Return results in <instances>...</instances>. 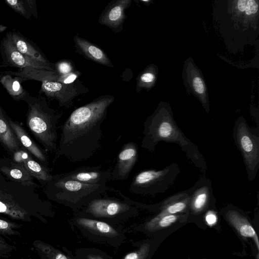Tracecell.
<instances>
[{
  "label": "cell",
  "mask_w": 259,
  "mask_h": 259,
  "mask_svg": "<svg viewBox=\"0 0 259 259\" xmlns=\"http://www.w3.org/2000/svg\"><path fill=\"white\" fill-rule=\"evenodd\" d=\"M114 100L113 96H102L72 111L60 127L55 159L63 156L71 162H79L95 154L101 147V124Z\"/></svg>",
  "instance_id": "6da1fadb"
},
{
  "label": "cell",
  "mask_w": 259,
  "mask_h": 259,
  "mask_svg": "<svg viewBox=\"0 0 259 259\" xmlns=\"http://www.w3.org/2000/svg\"><path fill=\"white\" fill-rule=\"evenodd\" d=\"M160 141L179 145L194 164L205 172L206 163L198 148L180 130L170 116L156 114L144 123L141 147L153 152Z\"/></svg>",
  "instance_id": "7a4b0ae2"
},
{
  "label": "cell",
  "mask_w": 259,
  "mask_h": 259,
  "mask_svg": "<svg viewBox=\"0 0 259 259\" xmlns=\"http://www.w3.org/2000/svg\"><path fill=\"white\" fill-rule=\"evenodd\" d=\"M23 101L28 106L26 124L29 130L46 150L56 151L57 124L63 113L51 108L42 96L28 94Z\"/></svg>",
  "instance_id": "3957f363"
},
{
  "label": "cell",
  "mask_w": 259,
  "mask_h": 259,
  "mask_svg": "<svg viewBox=\"0 0 259 259\" xmlns=\"http://www.w3.org/2000/svg\"><path fill=\"white\" fill-rule=\"evenodd\" d=\"M50 198L71 209L74 213L105 192L106 184H90L54 176L48 183Z\"/></svg>",
  "instance_id": "277c9868"
},
{
  "label": "cell",
  "mask_w": 259,
  "mask_h": 259,
  "mask_svg": "<svg viewBox=\"0 0 259 259\" xmlns=\"http://www.w3.org/2000/svg\"><path fill=\"white\" fill-rule=\"evenodd\" d=\"M108 188L119 195L123 200L102 197L101 195L74 214L99 220L117 226L138 214L137 207L127 201L124 195L113 188L109 187Z\"/></svg>",
  "instance_id": "5b68a950"
},
{
  "label": "cell",
  "mask_w": 259,
  "mask_h": 259,
  "mask_svg": "<svg viewBox=\"0 0 259 259\" xmlns=\"http://www.w3.org/2000/svg\"><path fill=\"white\" fill-rule=\"evenodd\" d=\"M70 223L83 237L96 243L118 248L126 239L121 226L99 220L74 214Z\"/></svg>",
  "instance_id": "8992f818"
},
{
  "label": "cell",
  "mask_w": 259,
  "mask_h": 259,
  "mask_svg": "<svg viewBox=\"0 0 259 259\" xmlns=\"http://www.w3.org/2000/svg\"><path fill=\"white\" fill-rule=\"evenodd\" d=\"M179 172V167L176 163L161 170L142 171L133 178L129 191L135 194L155 195L163 193L172 184Z\"/></svg>",
  "instance_id": "52a82bcc"
},
{
  "label": "cell",
  "mask_w": 259,
  "mask_h": 259,
  "mask_svg": "<svg viewBox=\"0 0 259 259\" xmlns=\"http://www.w3.org/2000/svg\"><path fill=\"white\" fill-rule=\"evenodd\" d=\"M235 143L240 151L249 181L255 178L259 168V136L251 131L243 119H238L233 128Z\"/></svg>",
  "instance_id": "ba28073f"
},
{
  "label": "cell",
  "mask_w": 259,
  "mask_h": 259,
  "mask_svg": "<svg viewBox=\"0 0 259 259\" xmlns=\"http://www.w3.org/2000/svg\"><path fill=\"white\" fill-rule=\"evenodd\" d=\"M88 91V89L82 82L76 79L68 84L52 80L42 81L39 92L50 98L56 100L60 107L69 108L76 97Z\"/></svg>",
  "instance_id": "9c48e42d"
},
{
  "label": "cell",
  "mask_w": 259,
  "mask_h": 259,
  "mask_svg": "<svg viewBox=\"0 0 259 259\" xmlns=\"http://www.w3.org/2000/svg\"><path fill=\"white\" fill-rule=\"evenodd\" d=\"M0 52L3 59L1 67H13L19 69L30 67L56 72L55 64L49 65L35 61L19 52L7 34L1 41Z\"/></svg>",
  "instance_id": "30bf717a"
},
{
  "label": "cell",
  "mask_w": 259,
  "mask_h": 259,
  "mask_svg": "<svg viewBox=\"0 0 259 259\" xmlns=\"http://www.w3.org/2000/svg\"><path fill=\"white\" fill-rule=\"evenodd\" d=\"M188 207V215H198L210 209L214 205L210 181L206 178L200 179L192 188Z\"/></svg>",
  "instance_id": "8fae6325"
},
{
  "label": "cell",
  "mask_w": 259,
  "mask_h": 259,
  "mask_svg": "<svg viewBox=\"0 0 259 259\" xmlns=\"http://www.w3.org/2000/svg\"><path fill=\"white\" fill-rule=\"evenodd\" d=\"M138 156V146L136 143L131 142L124 144L117 155L110 179L113 181L127 179L137 161Z\"/></svg>",
  "instance_id": "7c38bea8"
},
{
  "label": "cell",
  "mask_w": 259,
  "mask_h": 259,
  "mask_svg": "<svg viewBox=\"0 0 259 259\" xmlns=\"http://www.w3.org/2000/svg\"><path fill=\"white\" fill-rule=\"evenodd\" d=\"M132 3L131 0H113L108 4L100 16L98 21L115 33L123 30L126 18L125 10Z\"/></svg>",
  "instance_id": "4fadbf2b"
},
{
  "label": "cell",
  "mask_w": 259,
  "mask_h": 259,
  "mask_svg": "<svg viewBox=\"0 0 259 259\" xmlns=\"http://www.w3.org/2000/svg\"><path fill=\"white\" fill-rule=\"evenodd\" d=\"M112 169L105 170L102 166H82L70 172L56 175L58 178L76 180L90 184H107L110 179Z\"/></svg>",
  "instance_id": "5bb4252c"
},
{
  "label": "cell",
  "mask_w": 259,
  "mask_h": 259,
  "mask_svg": "<svg viewBox=\"0 0 259 259\" xmlns=\"http://www.w3.org/2000/svg\"><path fill=\"white\" fill-rule=\"evenodd\" d=\"M222 212L227 221L235 228L240 235L244 238L253 239L258 250L259 241L256 232L247 217L238 208L232 205H228L223 208Z\"/></svg>",
  "instance_id": "9a60e30c"
},
{
  "label": "cell",
  "mask_w": 259,
  "mask_h": 259,
  "mask_svg": "<svg viewBox=\"0 0 259 259\" xmlns=\"http://www.w3.org/2000/svg\"><path fill=\"white\" fill-rule=\"evenodd\" d=\"M12 160L22 165L33 177L38 180L50 183L53 178L47 167L45 166L32 158L31 154L21 147L12 154Z\"/></svg>",
  "instance_id": "2e32d148"
},
{
  "label": "cell",
  "mask_w": 259,
  "mask_h": 259,
  "mask_svg": "<svg viewBox=\"0 0 259 259\" xmlns=\"http://www.w3.org/2000/svg\"><path fill=\"white\" fill-rule=\"evenodd\" d=\"M15 48L23 55L40 62L49 65L53 64L46 58L39 48L17 31L9 32L6 34Z\"/></svg>",
  "instance_id": "e0dca14e"
},
{
  "label": "cell",
  "mask_w": 259,
  "mask_h": 259,
  "mask_svg": "<svg viewBox=\"0 0 259 259\" xmlns=\"http://www.w3.org/2000/svg\"><path fill=\"white\" fill-rule=\"evenodd\" d=\"M73 40L78 53L98 64L113 67L111 60L101 48L80 37L78 34L74 36Z\"/></svg>",
  "instance_id": "ac0fdd59"
},
{
  "label": "cell",
  "mask_w": 259,
  "mask_h": 259,
  "mask_svg": "<svg viewBox=\"0 0 259 259\" xmlns=\"http://www.w3.org/2000/svg\"><path fill=\"white\" fill-rule=\"evenodd\" d=\"M7 119L21 147L47 165L48 159L46 153L31 139L26 131L18 121H14L9 116H7Z\"/></svg>",
  "instance_id": "d6986e66"
},
{
  "label": "cell",
  "mask_w": 259,
  "mask_h": 259,
  "mask_svg": "<svg viewBox=\"0 0 259 259\" xmlns=\"http://www.w3.org/2000/svg\"><path fill=\"white\" fill-rule=\"evenodd\" d=\"M0 172L10 180L26 186L34 185L33 177L21 165L13 160L0 159Z\"/></svg>",
  "instance_id": "ffe728a7"
},
{
  "label": "cell",
  "mask_w": 259,
  "mask_h": 259,
  "mask_svg": "<svg viewBox=\"0 0 259 259\" xmlns=\"http://www.w3.org/2000/svg\"><path fill=\"white\" fill-rule=\"evenodd\" d=\"M188 217V212L176 214H168L160 217L155 216L150 220L133 227L137 231L143 232L148 235L168 227L179 221Z\"/></svg>",
  "instance_id": "44dd1931"
},
{
  "label": "cell",
  "mask_w": 259,
  "mask_h": 259,
  "mask_svg": "<svg viewBox=\"0 0 259 259\" xmlns=\"http://www.w3.org/2000/svg\"><path fill=\"white\" fill-rule=\"evenodd\" d=\"M7 116L0 107V142L5 149L12 154L22 147L9 123Z\"/></svg>",
  "instance_id": "7402d4cb"
},
{
  "label": "cell",
  "mask_w": 259,
  "mask_h": 259,
  "mask_svg": "<svg viewBox=\"0 0 259 259\" xmlns=\"http://www.w3.org/2000/svg\"><path fill=\"white\" fill-rule=\"evenodd\" d=\"M27 81L22 77L2 72L0 74V83L7 93L16 101L23 100L29 94L22 86L21 82Z\"/></svg>",
  "instance_id": "603a6c76"
},
{
  "label": "cell",
  "mask_w": 259,
  "mask_h": 259,
  "mask_svg": "<svg viewBox=\"0 0 259 259\" xmlns=\"http://www.w3.org/2000/svg\"><path fill=\"white\" fill-rule=\"evenodd\" d=\"M12 75L19 76L28 80H34L39 81L46 80L56 81L58 74L55 71L33 67H25L18 69V71H5Z\"/></svg>",
  "instance_id": "cb8c5ba5"
},
{
  "label": "cell",
  "mask_w": 259,
  "mask_h": 259,
  "mask_svg": "<svg viewBox=\"0 0 259 259\" xmlns=\"http://www.w3.org/2000/svg\"><path fill=\"white\" fill-rule=\"evenodd\" d=\"M155 241L148 239L133 243L137 248L126 253L121 259H149L154 252Z\"/></svg>",
  "instance_id": "d4e9b609"
},
{
  "label": "cell",
  "mask_w": 259,
  "mask_h": 259,
  "mask_svg": "<svg viewBox=\"0 0 259 259\" xmlns=\"http://www.w3.org/2000/svg\"><path fill=\"white\" fill-rule=\"evenodd\" d=\"M74 256L76 259H113L104 251L94 247H81L76 249Z\"/></svg>",
  "instance_id": "484cf974"
},
{
  "label": "cell",
  "mask_w": 259,
  "mask_h": 259,
  "mask_svg": "<svg viewBox=\"0 0 259 259\" xmlns=\"http://www.w3.org/2000/svg\"><path fill=\"white\" fill-rule=\"evenodd\" d=\"M5 2L15 12L20 14L27 19H29L32 16L26 0H6Z\"/></svg>",
  "instance_id": "4316f807"
},
{
  "label": "cell",
  "mask_w": 259,
  "mask_h": 259,
  "mask_svg": "<svg viewBox=\"0 0 259 259\" xmlns=\"http://www.w3.org/2000/svg\"><path fill=\"white\" fill-rule=\"evenodd\" d=\"M55 67L59 77H65L77 71L74 64L70 60H60L55 64Z\"/></svg>",
  "instance_id": "83f0119b"
},
{
  "label": "cell",
  "mask_w": 259,
  "mask_h": 259,
  "mask_svg": "<svg viewBox=\"0 0 259 259\" xmlns=\"http://www.w3.org/2000/svg\"><path fill=\"white\" fill-rule=\"evenodd\" d=\"M62 251L51 246H46L45 250L48 259H76L72 252L66 248L63 247Z\"/></svg>",
  "instance_id": "f1b7e54d"
},
{
  "label": "cell",
  "mask_w": 259,
  "mask_h": 259,
  "mask_svg": "<svg viewBox=\"0 0 259 259\" xmlns=\"http://www.w3.org/2000/svg\"><path fill=\"white\" fill-rule=\"evenodd\" d=\"M237 7L241 12H245L247 15L255 14L258 8V4L254 0H239Z\"/></svg>",
  "instance_id": "f546056e"
},
{
  "label": "cell",
  "mask_w": 259,
  "mask_h": 259,
  "mask_svg": "<svg viewBox=\"0 0 259 259\" xmlns=\"http://www.w3.org/2000/svg\"><path fill=\"white\" fill-rule=\"evenodd\" d=\"M155 79L153 73L150 71H145L139 75L137 78V92L143 87L150 86Z\"/></svg>",
  "instance_id": "4dcf8cb0"
},
{
  "label": "cell",
  "mask_w": 259,
  "mask_h": 259,
  "mask_svg": "<svg viewBox=\"0 0 259 259\" xmlns=\"http://www.w3.org/2000/svg\"><path fill=\"white\" fill-rule=\"evenodd\" d=\"M205 219L208 225H212L217 221V215L213 210L209 209L206 212Z\"/></svg>",
  "instance_id": "1f68e13d"
},
{
  "label": "cell",
  "mask_w": 259,
  "mask_h": 259,
  "mask_svg": "<svg viewBox=\"0 0 259 259\" xmlns=\"http://www.w3.org/2000/svg\"><path fill=\"white\" fill-rule=\"evenodd\" d=\"M193 84L195 91L199 94H202L204 91V87L202 80L199 77L193 79Z\"/></svg>",
  "instance_id": "d6a6232c"
},
{
  "label": "cell",
  "mask_w": 259,
  "mask_h": 259,
  "mask_svg": "<svg viewBox=\"0 0 259 259\" xmlns=\"http://www.w3.org/2000/svg\"><path fill=\"white\" fill-rule=\"evenodd\" d=\"M26 3L29 8L32 15L35 18L37 17V9L36 5V1L34 0H26Z\"/></svg>",
  "instance_id": "836d02e7"
},
{
  "label": "cell",
  "mask_w": 259,
  "mask_h": 259,
  "mask_svg": "<svg viewBox=\"0 0 259 259\" xmlns=\"http://www.w3.org/2000/svg\"><path fill=\"white\" fill-rule=\"evenodd\" d=\"M9 206L6 203L0 201V212H11L9 210Z\"/></svg>",
  "instance_id": "e575fe53"
},
{
  "label": "cell",
  "mask_w": 259,
  "mask_h": 259,
  "mask_svg": "<svg viewBox=\"0 0 259 259\" xmlns=\"http://www.w3.org/2000/svg\"><path fill=\"white\" fill-rule=\"evenodd\" d=\"M8 227V223L3 220H0V229H4Z\"/></svg>",
  "instance_id": "d590c367"
},
{
  "label": "cell",
  "mask_w": 259,
  "mask_h": 259,
  "mask_svg": "<svg viewBox=\"0 0 259 259\" xmlns=\"http://www.w3.org/2000/svg\"><path fill=\"white\" fill-rule=\"evenodd\" d=\"M7 27L3 25H0V33L5 30Z\"/></svg>",
  "instance_id": "8d00e7d4"
}]
</instances>
